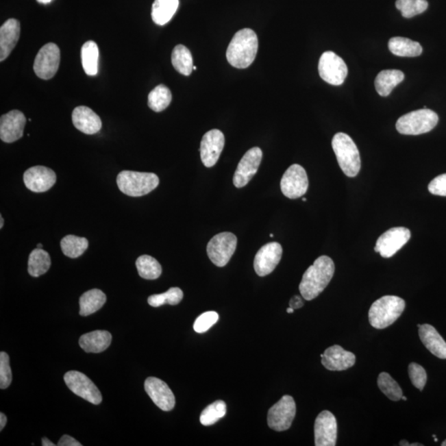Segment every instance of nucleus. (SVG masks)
I'll list each match as a JSON object with an SVG mask.
<instances>
[{
	"mask_svg": "<svg viewBox=\"0 0 446 446\" xmlns=\"http://www.w3.org/2000/svg\"><path fill=\"white\" fill-rule=\"evenodd\" d=\"M335 273V264L327 256H321L304 273L299 284L301 295L310 301L319 296L327 288Z\"/></svg>",
	"mask_w": 446,
	"mask_h": 446,
	"instance_id": "f257e3e1",
	"label": "nucleus"
},
{
	"mask_svg": "<svg viewBox=\"0 0 446 446\" xmlns=\"http://www.w3.org/2000/svg\"><path fill=\"white\" fill-rule=\"evenodd\" d=\"M258 47V38L255 32L244 28L237 32L229 43L227 62L237 69H246L255 61Z\"/></svg>",
	"mask_w": 446,
	"mask_h": 446,
	"instance_id": "f03ea898",
	"label": "nucleus"
},
{
	"mask_svg": "<svg viewBox=\"0 0 446 446\" xmlns=\"http://www.w3.org/2000/svg\"><path fill=\"white\" fill-rule=\"evenodd\" d=\"M405 301L397 296L380 297L372 304L369 311V323L376 329H385L395 323L403 314Z\"/></svg>",
	"mask_w": 446,
	"mask_h": 446,
	"instance_id": "7ed1b4c3",
	"label": "nucleus"
},
{
	"mask_svg": "<svg viewBox=\"0 0 446 446\" xmlns=\"http://www.w3.org/2000/svg\"><path fill=\"white\" fill-rule=\"evenodd\" d=\"M332 146L341 171L348 177H356L361 167L358 148L351 136L339 132L332 139Z\"/></svg>",
	"mask_w": 446,
	"mask_h": 446,
	"instance_id": "20e7f679",
	"label": "nucleus"
},
{
	"mask_svg": "<svg viewBox=\"0 0 446 446\" xmlns=\"http://www.w3.org/2000/svg\"><path fill=\"white\" fill-rule=\"evenodd\" d=\"M158 176L153 173L123 171L116 177L120 191L130 197H142L159 186Z\"/></svg>",
	"mask_w": 446,
	"mask_h": 446,
	"instance_id": "39448f33",
	"label": "nucleus"
},
{
	"mask_svg": "<svg viewBox=\"0 0 446 446\" xmlns=\"http://www.w3.org/2000/svg\"><path fill=\"white\" fill-rule=\"evenodd\" d=\"M439 118L435 112L424 108L401 116L396 123L397 132L404 135H421L431 132Z\"/></svg>",
	"mask_w": 446,
	"mask_h": 446,
	"instance_id": "423d86ee",
	"label": "nucleus"
},
{
	"mask_svg": "<svg viewBox=\"0 0 446 446\" xmlns=\"http://www.w3.org/2000/svg\"><path fill=\"white\" fill-rule=\"evenodd\" d=\"M236 236L231 232H222L214 236L208 243L207 253L216 267H223L236 251Z\"/></svg>",
	"mask_w": 446,
	"mask_h": 446,
	"instance_id": "0eeeda50",
	"label": "nucleus"
},
{
	"mask_svg": "<svg viewBox=\"0 0 446 446\" xmlns=\"http://www.w3.org/2000/svg\"><path fill=\"white\" fill-rule=\"evenodd\" d=\"M296 415V404L293 397L284 395L278 403L269 410V427L276 432H284L290 428Z\"/></svg>",
	"mask_w": 446,
	"mask_h": 446,
	"instance_id": "6e6552de",
	"label": "nucleus"
},
{
	"mask_svg": "<svg viewBox=\"0 0 446 446\" xmlns=\"http://www.w3.org/2000/svg\"><path fill=\"white\" fill-rule=\"evenodd\" d=\"M319 71L324 82L332 86H340L347 78L348 68L335 52L325 51L320 58Z\"/></svg>",
	"mask_w": 446,
	"mask_h": 446,
	"instance_id": "1a4fd4ad",
	"label": "nucleus"
},
{
	"mask_svg": "<svg viewBox=\"0 0 446 446\" xmlns=\"http://www.w3.org/2000/svg\"><path fill=\"white\" fill-rule=\"evenodd\" d=\"M61 61V51L55 43H47L40 49L34 61L35 74L40 79H50L58 72Z\"/></svg>",
	"mask_w": 446,
	"mask_h": 446,
	"instance_id": "9d476101",
	"label": "nucleus"
},
{
	"mask_svg": "<svg viewBox=\"0 0 446 446\" xmlns=\"http://www.w3.org/2000/svg\"><path fill=\"white\" fill-rule=\"evenodd\" d=\"M308 186L306 171L297 164H293L285 171L280 182L284 195L291 199H299L306 194Z\"/></svg>",
	"mask_w": 446,
	"mask_h": 446,
	"instance_id": "9b49d317",
	"label": "nucleus"
},
{
	"mask_svg": "<svg viewBox=\"0 0 446 446\" xmlns=\"http://www.w3.org/2000/svg\"><path fill=\"white\" fill-rule=\"evenodd\" d=\"M64 380L75 395L90 401V404L99 405L101 404L103 397L99 388L88 377L79 371L67 372L64 376Z\"/></svg>",
	"mask_w": 446,
	"mask_h": 446,
	"instance_id": "f8f14e48",
	"label": "nucleus"
},
{
	"mask_svg": "<svg viewBox=\"0 0 446 446\" xmlns=\"http://www.w3.org/2000/svg\"><path fill=\"white\" fill-rule=\"evenodd\" d=\"M411 238V232L406 227H393L380 236L375 250L384 258H391Z\"/></svg>",
	"mask_w": 446,
	"mask_h": 446,
	"instance_id": "ddd939ff",
	"label": "nucleus"
},
{
	"mask_svg": "<svg viewBox=\"0 0 446 446\" xmlns=\"http://www.w3.org/2000/svg\"><path fill=\"white\" fill-rule=\"evenodd\" d=\"M262 156V151L259 147H253L244 155L233 177V184L236 188H243L251 182L258 171Z\"/></svg>",
	"mask_w": 446,
	"mask_h": 446,
	"instance_id": "4468645a",
	"label": "nucleus"
},
{
	"mask_svg": "<svg viewBox=\"0 0 446 446\" xmlns=\"http://www.w3.org/2000/svg\"><path fill=\"white\" fill-rule=\"evenodd\" d=\"M283 248L278 243H271L261 247L254 260V269L257 275L267 276L274 271L282 258Z\"/></svg>",
	"mask_w": 446,
	"mask_h": 446,
	"instance_id": "2eb2a0df",
	"label": "nucleus"
},
{
	"mask_svg": "<svg viewBox=\"0 0 446 446\" xmlns=\"http://www.w3.org/2000/svg\"><path fill=\"white\" fill-rule=\"evenodd\" d=\"M225 138L222 132L212 129L203 136L200 146L201 160L205 166H214L222 153Z\"/></svg>",
	"mask_w": 446,
	"mask_h": 446,
	"instance_id": "dca6fc26",
	"label": "nucleus"
},
{
	"mask_svg": "<svg viewBox=\"0 0 446 446\" xmlns=\"http://www.w3.org/2000/svg\"><path fill=\"white\" fill-rule=\"evenodd\" d=\"M145 391L160 409L164 412L171 411L175 406L174 393L169 386L162 380L149 377L145 381Z\"/></svg>",
	"mask_w": 446,
	"mask_h": 446,
	"instance_id": "f3484780",
	"label": "nucleus"
},
{
	"mask_svg": "<svg viewBox=\"0 0 446 446\" xmlns=\"http://www.w3.org/2000/svg\"><path fill=\"white\" fill-rule=\"evenodd\" d=\"M316 446H335L337 439V423L331 412L323 411L317 416L314 425Z\"/></svg>",
	"mask_w": 446,
	"mask_h": 446,
	"instance_id": "a211bd4d",
	"label": "nucleus"
},
{
	"mask_svg": "<svg viewBox=\"0 0 446 446\" xmlns=\"http://www.w3.org/2000/svg\"><path fill=\"white\" fill-rule=\"evenodd\" d=\"M26 118L21 111L12 110L0 119V138L3 143H13L23 138Z\"/></svg>",
	"mask_w": 446,
	"mask_h": 446,
	"instance_id": "6ab92c4d",
	"label": "nucleus"
},
{
	"mask_svg": "<svg viewBox=\"0 0 446 446\" xmlns=\"http://www.w3.org/2000/svg\"><path fill=\"white\" fill-rule=\"evenodd\" d=\"M23 182L28 190L35 193L49 190L56 182L55 173L45 166H34L24 173Z\"/></svg>",
	"mask_w": 446,
	"mask_h": 446,
	"instance_id": "aec40b11",
	"label": "nucleus"
},
{
	"mask_svg": "<svg viewBox=\"0 0 446 446\" xmlns=\"http://www.w3.org/2000/svg\"><path fill=\"white\" fill-rule=\"evenodd\" d=\"M321 364L331 371H343L351 368L356 357L352 352L345 351L340 345H335L325 349L321 355Z\"/></svg>",
	"mask_w": 446,
	"mask_h": 446,
	"instance_id": "412c9836",
	"label": "nucleus"
},
{
	"mask_svg": "<svg viewBox=\"0 0 446 446\" xmlns=\"http://www.w3.org/2000/svg\"><path fill=\"white\" fill-rule=\"evenodd\" d=\"M72 123L76 129L88 135L97 134L102 127V121L99 115L86 106L75 108L72 112Z\"/></svg>",
	"mask_w": 446,
	"mask_h": 446,
	"instance_id": "4be33fe9",
	"label": "nucleus"
},
{
	"mask_svg": "<svg viewBox=\"0 0 446 446\" xmlns=\"http://www.w3.org/2000/svg\"><path fill=\"white\" fill-rule=\"evenodd\" d=\"M20 29V23L15 18L7 20L0 27V61H5L17 45Z\"/></svg>",
	"mask_w": 446,
	"mask_h": 446,
	"instance_id": "5701e85b",
	"label": "nucleus"
},
{
	"mask_svg": "<svg viewBox=\"0 0 446 446\" xmlns=\"http://www.w3.org/2000/svg\"><path fill=\"white\" fill-rule=\"evenodd\" d=\"M421 343L432 355L446 359V343L436 329L430 324L417 325Z\"/></svg>",
	"mask_w": 446,
	"mask_h": 446,
	"instance_id": "b1692460",
	"label": "nucleus"
},
{
	"mask_svg": "<svg viewBox=\"0 0 446 446\" xmlns=\"http://www.w3.org/2000/svg\"><path fill=\"white\" fill-rule=\"evenodd\" d=\"M112 335L107 331H94L80 337L79 343L87 353H101L110 347Z\"/></svg>",
	"mask_w": 446,
	"mask_h": 446,
	"instance_id": "393cba45",
	"label": "nucleus"
},
{
	"mask_svg": "<svg viewBox=\"0 0 446 446\" xmlns=\"http://www.w3.org/2000/svg\"><path fill=\"white\" fill-rule=\"evenodd\" d=\"M405 75L403 71L399 70L382 71L375 79V88L377 94L383 97H387L391 94L393 88L404 82Z\"/></svg>",
	"mask_w": 446,
	"mask_h": 446,
	"instance_id": "a878e982",
	"label": "nucleus"
},
{
	"mask_svg": "<svg viewBox=\"0 0 446 446\" xmlns=\"http://www.w3.org/2000/svg\"><path fill=\"white\" fill-rule=\"evenodd\" d=\"M106 293L100 289H91L84 293L79 299V314L86 317L99 310L106 303Z\"/></svg>",
	"mask_w": 446,
	"mask_h": 446,
	"instance_id": "bb28decb",
	"label": "nucleus"
},
{
	"mask_svg": "<svg viewBox=\"0 0 446 446\" xmlns=\"http://www.w3.org/2000/svg\"><path fill=\"white\" fill-rule=\"evenodd\" d=\"M389 51L401 58H416L423 53V47L411 39L395 37L389 40Z\"/></svg>",
	"mask_w": 446,
	"mask_h": 446,
	"instance_id": "cd10ccee",
	"label": "nucleus"
},
{
	"mask_svg": "<svg viewBox=\"0 0 446 446\" xmlns=\"http://www.w3.org/2000/svg\"><path fill=\"white\" fill-rule=\"evenodd\" d=\"M179 7V0H155L152 5L151 18L158 25L170 22Z\"/></svg>",
	"mask_w": 446,
	"mask_h": 446,
	"instance_id": "c85d7f7f",
	"label": "nucleus"
},
{
	"mask_svg": "<svg viewBox=\"0 0 446 446\" xmlns=\"http://www.w3.org/2000/svg\"><path fill=\"white\" fill-rule=\"evenodd\" d=\"M51 264L50 255L46 251L42 248L35 249L28 258V274L38 278L49 271Z\"/></svg>",
	"mask_w": 446,
	"mask_h": 446,
	"instance_id": "c756f323",
	"label": "nucleus"
},
{
	"mask_svg": "<svg viewBox=\"0 0 446 446\" xmlns=\"http://www.w3.org/2000/svg\"><path fill=\"white\" fill-rule=\"evenodd\" d=\"M171 62L179 73L188 76L194 71V62L190 50L186 46L178 45L174 48L171 54Z\"/></svg>",
	"mask_w": 446,
	"mask_h": 446,
	"instance_id": "7c9ffc66",
	"label": "nucleus"
},
{
	"mask_svg": "<svg viewBox=\"0 0 446 446\" xmlns=\"http://www.w3.org/2000/svg\"><path fill=\"white\" fill-rule=\"evenodd\" d=\"M99 47L93 41H88L82 48V66L86 75L94 76L98 74Z\"/></svg>",
	"mask_w": 446,
	"mask_h": 446,
	"instance_id": "2f4dec72",
	"label": "nucleus"
},
{
	"mask_svg": "<svg viewBox=\"0 0 446 446\" xmlns=\"http://www.w3.org/2000/svg\"><path fill=\"white\" fill-rule=\"evenodd\" d=\"M138 274L145 280L158 279L162 273V265L153 257L144 255L138 257L136 261Z\"/></svg>",
	"mask_w": 446,
	"mask_h": 446,
	"instance_id": "473e14b6",
	"label": "nucleus"
},
{
	"mask_svg": "<svg viewBox=\"0 0 446 446\" xmlns=\"http://www.w3.org/2000/svg\"><path fill=\"white\" fill-rule=\"evenodd\" d=\"M171 100L172 95L170 88L164 84H160L149 94L148 106L156 112H162L170 106Z\"/></svg>",
	"mask_w": 446,
	"mask_h": 446,
	"instance_id": "72a5a7b5",
	"label": "nucleus"
},
{
	"mask_svg": "<svg viewBox=\"0 0 446 446\" xmlns=\"http://www.w3.org/2000/svg\"><path fill=\"white\" fill-rule=\"evenodd\" d=\"M88 242L84 237L68 235L64 237L61 242L63 254L70 258H78L87 250Z\"/></svg>",
	"mask_w": 446,
	"mask_h": 446,
	"instance_id": "f704fd0d",
	"label": "nucleus"
},
{
	"mask_svg": "<svg viewBox=\"0 0 446 446\" xmlns=\"http://www.w3.org/2000/svg\"><path fill=\"white\" fill-rule=\"evenodd\" d=\"M227 413V405L225 401L218 400L208 406L200 416V423L205 427L218 423Z\"/></svg>",
	"mask_w": 446,
	"mask_h": 446,
	"instance_id": "c9c22d12",
	"label": "nucleus"
},
{
	"mask_svg": "<svg viewBox=\"0 0 446 446\" xmlns=\"http://www.w3.org/2000/svg\"><path fill=\"white\" fill-rule=\"evenodd\" d=\"M377 386L382 393L392 401H399L403 397V391L399 384L388 373H381L377 377Z\"/></svg>",
	"mask_w": 446,
	"mask_h": 446,
	"instance_id": "e433bc0d",
	"label": "nucleus"
},
{
	"mask_svg": "<svg viewBox=\"0 0 446 446\" xmlns=\"http://www.w3.org/2000/svg\"><path fill=\"white\" fill-rule=\"evenodd\" d=\"M184 293L179 288H171L168 291L160 295H154L148 297V303L151 307L158 308L164 304L177 305L182 302Z\"/></svg>",
	"mask_w": 446,
	"mask_h": 446,
	"instance_id": "4c0bfd02",
	"label": "nucleus"
},
{
	"mask_svg": "<svg viewBox=\"0 0 446 446\" xmlns=\"http://www.w3.org/2000/svg\"><path fill=\"white\" fill-rule=\"evenodd\" d=\"M396 7L403 17L411 18L424 13L428 10V2L427 0H397Z\"/></svg>",
	"mask_w": 446,
	"mask_h": 446,
	"instance_id": "58836bf2",
	"label": "nucleus"
},
{
	"mask_svg": "<svg viewBox=\"0 0 446 446\" xmlns=\"http://www.w3.org/2000/svg\"><path fill=\"white\" fill-rule=\"evenodd\" d=\"M408 373L414 387L423 391L428 380L427 372L425 369L419 364L411 363L408 367Z\"/></svg>",
	"mask_w": 446,
	"mask_h": 446,
	"instance_id": "ea45409f",
	"label": "nucleus"
},
{
	"mask_svg": "<svg viewBox=\"0 0 446 446\" xmlns=\"http://www.w3.org/2000/svg\"><path fill=\"white\" fill-rule=\"evenodd\" d=\"M219 319V316L216 312L210 311L203 313L195 321V331L198 333L206 332L216 324Z\"/></svg>",
	"mask_w": 446,
	"mask_h": 446,
	"instance_id": "a19ab883",
	"label": "nucleus"
},
{
	"mask_svg": "<svg viewBox=\"0 0 446 446\" xmlns=\"http://www.w3.org/2000/svg\"><path fill=\"white\" fill-rule=\"evenodd\" d=\"M12 383V371L10 356L7 353H0V388L5 389Z\"/></svg>",
	"mask_w": 446,
	"mask_h": 446,
	"instance_id": "79ce46f5",
	"label": "nucleus"
},
{
	"mask_svg": "<svg viewBox=\"0 0 446 446\" xmlns=\"http://www.w3.org/2000/svg\"><path fill=\"white\" fill-rule=\"evenodd\" d=\"M428 190L434 195L446 197V174L436 177L429 184Z\"/></svg>",
	"mask_w": 446,
	"mask_h": 446,
	"instance_id": "37998d69",
	"label": "nucleus"
},
{
	"mask_svg": "<svg viewBox=\"0 0 446 446\" xmlns=\"http://www.w3.org/2000/svg\"><path fill=\"white\" fill-rule=\"evenodd\" d=\"M58 446H82V444H80L79 441L74 439L73 437L70 436H63L61 439H60Z\"/></svg>",
	"mask_w": 446,
	"mask_h": 446,
	"instance_id": "c03bdc74",
	"label": "nucleus"
},
{
	"mask_svg": "<svg viewBox=\"0 0 446 446\" xmlns=\"http://www.w3.org/2000/svg\"><path fill=\"white\" fill-rule=\"evenodd\" d=\"M304 303L302 299V297L299 296H295L289 302V307L295 309H299L303 307Z\"/></svg>",
	"mask_w": 446,
	"mask_h": 446,
	"instance_id": "a18cd8bd",
	"label": "nucleus"
},
{
	"mask_svg": "<svg viewBox=\"0 0 446 446\" xmlns=\"http://www.w3.org/2000/svg\"><path fill=\"white\" fill-rule=\"evenodd\" d=\"M7 423V417L3 412L0 413V431L5 428Z\"/></svg>",
	"mask_w": 446,
	"mask_h": 446,
	"instance_id": "49530a36",
	"label": "nucleus"
},
{
	"mask_svg": "<svg viewBox=\"0 0 446 446\" xmlns=\"http://www.w3.org/2000/svg\"><path fill=\"white\" fill-rule=\"evenodd\" d=\"M42 445L43 446H55V445L54 443H52V442L50 440H48L47 438H42Z\"/></svg>",
	"mask_w": 446,
	"mask_h": 446,
	"instance_id": "de8ad7c7",
	"label": "nucleus"
},
{
	"mask_svg": "<svg viewBox=\"0 0 446 446\" xmlns=\"http://www.w3.org/2000/svg\"><path fill=\"white\" fill-rule=\"evenodd\" d=\"M3 223H5V221H3V216L0 215V228H3Z\"/></svg>",
	"mask_w": 446,
	"mask_h": 446,
	"instance_id": "09e8293b",
	"label": "nucleus"
},
{
	"mask_svg": "<svg viewBox=\"0 0 446 446\" xmlns=\"http://www.w3.org/2000/svg\"><path fill=\"white\" fill-rule=\"evenodd\" d=\"M37 1L41 3H49L52 0H37Z\"/></svg>",
	"mask_w": 446,
	"mask_h": 446,
	"instance_id": "8fccbe9b",
	"label": "nucleus"
},
{
	"mask_svg": "<svg viewBox=\"0 0 446 446\" xmlns=\"http://www.w3.org/2000/svg\"><path fill=\"white\" fill-rule=\"evenodd\" d=\"M293 312H295V309H293V308H290V307H289L288 308H287V312H288V313H293Z\"/></svg>",
	"mask_w": 446,
	"mask_h": 446,
	"instance_id": "3c124183",
	"label": "nucleus"
},
{
	"mask_svg": "<svg viewBox=\"0 0 446 446\" xmlns=\"http://www.w3.org/2000/svg\"><path fill=\"white\" fill-rule=\"evenodd\" d=\"M401 399H403L404 401H407L408 400L407 397H406L404 396L401 397Z\"/></svg>",
	"mask_w": 446,
	"mask_h": 446,
	"instance_id": "603ef678",
	"label": "nucleus"
},
{
	"mask_svg": "<svg viewBox=\"0 0 446 446\" xmlns=\"http://www.w3.org/2000/svg\"><path fill=\"white\" fill-rule=\"evenodd\" d=\"M42 245L39 243V244L38 245V247H37V248H42Z\"/></svg>",
	"mask_w": 446,
	"mask_h": 446,
	"instance_id": "864d4df0",
	"label": "nucleus"
},
{
	"mask_svg": "<svg viewBox=\"0 0 446 446\" xmlns=\"http://www.w3.org/2000/svg\"><path fill=\"white\" fill-rule=\"evenodd\" d=\"M442 446H446V440L441 444Z\"/></svg>",
	"mask_w": 446,
	"mask_h": 446,
	"instance_id": "5fc2aeb1",
	"label": "nucleus"
},
{
	"mask_svg": "<svg viewBox=\"0 0 446 446\" xmlns=\"http://www.w3.org/2000/svg\"><path fill=\"white\" fill-rule=\"evenodd\" d=\"M193 69H194L195 71H196V70H197V66H194V67H193Z\"/></svg>",
	"mask_w": 446,
	"mask_h": 446,
	"instance_id": "6e6d98bb",
	"label": "nucleus"
},
{
	"mask_svg": "<svg viewBox=\"0 0 446 446\" xmlns=\"http://www.w3.org/2000/svg\"><path fill=\"white\" fill-rule=\"evenodd\" d=\"M303 201H304V202H306L307 199L306 198H303Z\"/></svg>",
	"mask_w": 446,
	"mask_h": 446,
	"instance_id": "4d7b16f0",
	"label": "nucleus"
}]
</instances>
